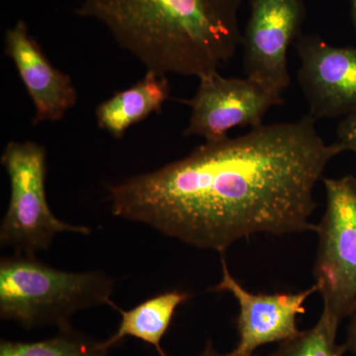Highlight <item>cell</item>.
<instances>
[{"mask_svg":"<svg viewBox=\"0 0 356 356\" xmlns=\"http://www.w3.org/2000/svg\"><path fill=\"white\" fill-rule=\"evenodd\" d=\"M343 153L310 115L205 142L159 170L108 184L115 216L202 250L224 252L255 234L316 231V185Z\"/></svg>","mask_w":356,"mask_h":356,"instance_id":"cell-1","label":"cell"},{"mask_svg":"<svg viewBox=\"0 0 356 356\" xmlns=\"http://www.w3.org/2000/svg\"><path fill=\"white\" fill-rule=\"evenodd\" d=\"M243 0H81L77 14L107 28L147 70L163 76L219 72L242 44Z\"/></svg>","mask_w":356,"mask_h":356,"instance_id":"cell-2","label":"cell"},{"mask_svg":"<svg viewBox=\"0 0 356 356\" xmlns=\"http://www.w3.org/2000/svg\"><path fill=\"white\" fill-rule=\"evenodd\" d=\"M115 281L100 271L67 273L36 255L14 254L0 261V317L26 329L70 325L76 312L108 305Z\"/></svg>","mask_w":356,"mask_h":356,"instance_id":"cell-3","label":"cell"},{"mask_svg":"<svg viewBox=\"0 0 356 356\" xmlns=\"http://www.w3.org/2000/svg\"><path fill=\"white\" fill-rule=\"evenodd\" d=\"M10 184V198L0 226V245L14 254L36 255L50 248L56 235H89L86 226L67 224L51 212L46 195L47 152L42 145L10 142L1 154Z\"/></svg>","mask_w":356,"mask_h":356,"instance_id":"cell-4","label":"cell"},{"mask_svg":"<svg viewBox=\"0 0 356 356\" xmlns=\"http://www.w3.org/2000/svg\"><path fill=\"white\" fill-rule=\"evenodd\" d=\"M327 207L316 232V286L324 309L341 324L356 310V177L323 178Z\"/></svg>","mask_w":356,"mask_h":356,"instance_id":"cell-5","label":"cell"},{"mask_svg":"<svg viewBox=\"0 0 356 356\" xmlns=\"http://www.w3.org/2000/svg\"><path fill=\"white\" fill-rule=\"evenodd\" d=\"M195 95L185 104L191 109L184 135L205 142L227 139L232 129L259 127L273 107L282 104L274 95L248 77H227L219 72L201 76Z\"/></svg>","mask_w":356,"mask_h":356,"instance_id":"cell-6","label":"cell"},{"mask_svg":"<svg viewBox=\"0 0 356 356\" xmlns=\"http://www.w3.org/2000/svg\"><path fill=\"white\" fill-rule=\"evenodd\" d=\"M304 18V0H250L242 37L245 77L282 96L291 81L288 50L301 36Z\"/></svg>","mask_w":356,"mask_h":356,"instance_id":"cell-7","label":"cell"},{"mask_svg":"<svg viewBox=\"0 0 356 356\" xmlns=\"http://www.w3.org/2000/svg\"><path fill=\"white\" fill-rule=\"evenodd\" d=\"M295 46L309 115L317 121L356 111V47L332 46L317 35H301Z\"/></svg>","mask_w":356,"mask_h":356,"instance_id":"cell-8","label":"cell"},{"mask_svg":"<svg viewBox=\"0 0 356 356\" xmlns=\"http://www.w3.org/2000/svg\"><path fill=\"white\" fill-rule=\"evenodd\" d=\"M221 262L222 280L212 290L231 293L240 307L236 321L238 343L234 353L254 355L264 344L283 343L299 334L297 317L305 313L307 299L318 292L316 284L301 292L254 294L232 275L224 257Z\"/></svg>","mask_w":356,"mask_h":356,"instance_id":"cell-9","label":"cell"},{"mask_svg":"<svg viewBox=\"0 0 356 356\" xmlns=\"http://www.w3.org/2000/svg\"><path fill=\"white\" fill-rule=\"evenodd\" d=\"M6 54L10 58L34 105V126L62 120L77 102L72 79L54 67L24 21L6 31Z\"/></svg>","mask_w":356,"mask_h":356,"instance_id":"cell-10","label":"cell"},{"mask_svg":"<svg viewBox=\"0 0 356 356\" xmlns=\"http://www.w3.org/2000/svg\"><path fill=\"white\" fill-rule=\"evenodd\" d=\"M170 98L168 76L147 70L145 76L125 90L114 93L100 103L95 111L98 127L116 139H122L129 129L159 113Z\"/></svg>","mask_w":356,"mask_h":356,"instance_id":"cell-11","label":"cell"},{"mask_svg":"<svg viewBox=\"0 0 356 356\" xmlns=\"http://www.w3.org/2000/svg\"><path fill=\"white\" fill-rule=\"evenodd\" d=\"M188 298L186 292L170 291L147 299L130 310L117 309L121 315L120 324L103 344L110 350L126 337H135L154 346L159 356H168L161 348V339L172 324L175 311Z\"/></svg>","mask_w":356,"mask_h":356,"instance_id":"cell-12","label":"cell"},{"mask_svg":"<svg viewBox=\"0 0 356 356\" xmlns=\"http://www.w3.org/2000/svg\"><path fill=\"white\" fill-rule=\"evenodd\" d=\"M108 351L103 341H95L70 325L60 327L56 336L44 341L2 339L0 343V356H109Z\"/></svg>","mask_w":356,"mask_h":356,"instance_id":"cell-13","label":"cell"},{"mask_svg":"<svg viewBox=\"0 0 356 356\" xmlns=\"http://www.w3.org/2000/svg\"><path fill=\"white\" fill-rule=\"evenodd\" d=\"M339 323L323 310L317 324L296 337L280 343L269 356H343V348L337 343Z\"/></svg>","mask_w":356,"mask_h":356,"instance_id":"cell-14","label":"cell"},{"mask_svg":"<svg viewBox=\"0 0 356 356\" xmlns=\"http://www.w3.org/2000/svg\"><path fill=\"white\" fill-rule=\"evenodd\" d=\"M334 144L339 147L343 153L351 152L356 154V111L346 115L339 122Z\"/></svg>","mask_w":356,"mask_h":356,"instance_id":"cell-15","label":"cell"},{"mask_svg":"<svg viewBox=\"0 0 356 356\" xmlns=\"http://www.w3.org/2000/svg\"><path fill=\"white\" fill-rule=\"evenodd\" d=\"M341 348L346 353H356V310L351 315L350 322L348 324V334L344 343L341 344Z\"/></svg>","mask_w":356,"mask_h":356,"instance_id":"cell-16","label":"cell"},{"mask_svg":"<svg viewBox=\"0 0 356 356\" xmlns=\"http://www.w3.org/2000/svg\"><path fill=\"white\" fill-rule=\"evenodd\" d=\"M199 356H254V355H238V353H218L216 350H215L214 346H213L212 341H208L207 346H205L202 353Z\"/></svg>","mask_w":356,"mask_h":356,"instance_id":"cell-17","label":"cell"},{"mask_svg":"<svg viewBox=\"0 0 356 356\" xmlns=\"http://www.w3.org/2000/svg\"><path fill=\"white\" fill-rule=\"evenodd\" d=\"M353 2V25H355V29L356 33V0H351Z\"/></svg>","mask_w":356,"mask_h":356,"instance_id":"cell-18","label":"cell"}]
</instances>
